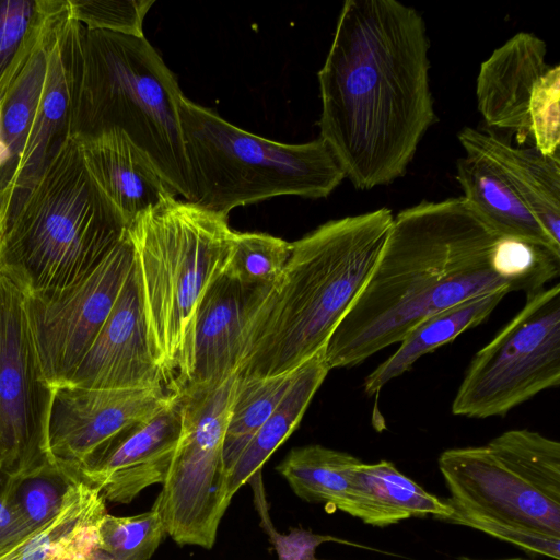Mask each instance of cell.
Returning <instances> with one entry per match:
<instances>
[{
  "instance_id": "6da1fadb",
  "label": "cell",
  "mask_w": 560,
  "mask_h": 560,
  "mask_svg": "<svg viewBox=\"0 0 560 560\" xmlns=\"http://www.w3.org/2000/svg\"><path fill=\"white\" fill-rule=\"evenodd\" d=\"M422 15L397 0H347L318 71L320 136L354 188L402 177L435 122Z\"/></svg>"
},
{
  "instance_id": "7a4b0ae2",
  "label": "cell",
  "mask_w": 560,
  "mask_h": 560,
  "mask_svg": "<svg viewBox=\"0 0 560 560\" xmlns=\"http://www.w3.org/2000/svg\"><path fill=\"white\" fill-rule=\"evenodd\" d=\"M501 236L462 197L401 210L369 282L325 346L329 369L362 363L460 302L513 292L495 259Z\"/></svg>"
},
{
  "instance_id": "3957f363",
  "label": "cell",
  "mask_w": 560,
  "mask_h": 560,
  "mask_svg": "<svg viewBox=\"0 0 560 560\" xmlns=\"http://www.w3.org/2000/svg\"><path fill=\"white\" fill-rule=\"evenodd\" d=\"M394 215L380 208L330 220L291 243V254L252 320L236 375L294 371L325 348L369 282Z\"/></svg>"
},
{
  "instance_id": "277c9868",
  "label": "cell",
  "mask_w": 560,
  "mask_h": 560,
  "mask_svg": "<svg viewBox=\"0 0 560 560\" xmlns=\"http://www.w3.org/2000/svg\"><path fill=\"white\" fill-rule=\"evenodd\" d=\"M127 230L71 135L0 229V272L24 295L62 290L89 276Z\"/></svg>"
},
{
  "instance_id": "5b68a950",
  "label": "cell",
  "mask_w": 560,
  "mask_h": 560,
  "mask_svg": "<svg viewBox=\"0 0 560 560\" xmlns=\"http://www.w3.org/2000/svg\"><path fill=\"white\" fill-rule=\"evenodd\" d=\"M184 94L144 36L81 30V60L72 135L118 130L189 200L179 120Z\"/></svg>"
},
{
  "instance_id": "8992f818",
  "label": "cell",
  "mask_w": 560,
  "mask_h": 560,
  "mask_svg": "<svg viewBox=\"0 0 560 560\" xmlns=\"http://www.w3.org/2000/svg\"><path fill=\"white\" fill-rule=\"evenodd\" d=\"M127 231L149 345L171 392L196 308L225 269L234 231L228 217L176 196L138 215Z\"/></svg>"
},
{
  "instance_id": "52a82bcc",
  "label": "cell",
  "mask_w": 560,
  "mask_h": 560,
  "mask_svg": "<svg viewBox=\"0 0 560 560\" xmlns=\"http://www.w3.org/2000/svg\"><path fill=\"white\" fill-rule=\"evenodd\" d=\"M179 120L189 202L228 217L236 207L277 196L328 197L346 174L320 138L282 143L256 136L183 95Z\"/></svg>"
},
{
  "instance_id": "ba28073f",
  "label": "cell",
  "mask_w": 560,
  "mask_h": 560,
  "mask_svg": "<svg viewBox=\"0 0 560 560\" xmlns=\"http://www.w3.org/2000/svg\"><path fill=\"white\" fill-rule=\"evenodd\" d=\"M450 499L488 515L560 537V443L514 429L486 445L441 453Z\"/></svg>"
},
{
  "instance_id": "9c48e42d",
  "label": "cell",
  "mask_w": 560,
  "mask_h": 560,
  "mask_svg": "<svg viewBox=\"0 0 560 560\" xmlns=\"http://www.w3.org/2000/svg\"><path fill=\"white\" fill-rule=\"evenodd\" d=\"M237 375L187 386L176 393L180 432L156 497L166 535L179 545L213 547L232 498L223 462V441Z\"/></svg>"
},
{
  "instance_id": "30bf717a",
  "label": "cell",
  "mask_w": 560,
  "mask_h": 560,
  "mask_svg": "<svg viewBox=\"0 0 560 560\" xmlns=\"http://www.w3.org/2000/svg\"><path fill=\"white\" fill-rule=\"evenodd\" d=\"M560 384V284L526 293L521 311L471 360L452 402L468 418L504 416Z\"/></svg>"
},
{
  "instance_id": "8fae6325",
  "label": "cell",
  "mask_w": 560,
  "mask_h": 560,
  "mask_svg": "<svg viewBox=\"0 0 560 560\" xmlns=\"http://www.w3.org/2000/svg\"><path fill=\"white\" fill-rule=\"evenodd\" d=\"M48 384L30 329L24 294L0 272V474L23 477L51 463Z\"/></svg>"
},
{
  "instance_id": "7c38bea8",
  "label": "cell",
  "mask_w": 560,
  "mask_h": 560,
  "mask_svg": "<svg viewBox=\"0 0 560 560\" xmlns=\"http://www.w3.org/2000/svg\"><path fill=\"white\" fill-rule=\"evenodd\" d=\"M135 264L127 234L84 279L46 294L24 295L27 320L48 384L68 383L101 328Z\"/></svg>"
},
{
  "instance_id": "4fadbf2b",
  "label": "cell",
  "mask_w": 560,
  "mask_h": 560,
  "mask_svg": "<svg viewBox=\"0 0 560 560\" xmlns=\"http://www.w3.org/2000/svg\"><path fill=\"white\" fill-rule=\"evenodd\" d=\"M173 399L167 387L54 388L48 422L51 463L77 471L108 439L125 427L145 420Z\"/></svg>"
},
{
  "instance_id": "5bb4252c",
  "label": "cell",
  "mask_w": 560,
  "mask_h": 560,
  "mask_svg": "<svg viewBox=\"0 0 560 560\" xmlns=\"http://www.w3.org/2000/svg\"><path fill=\"white\" fill-rule=\"evenodd\" d=\"M272 285H247L221 272L194 315L171 392L219 383L235 374L248 327Z\"/></svg>"
},
{
  "instance_id": "9a60e30c",
  "label": "cell",
  "mask_w": 560,
  "mask_h": 560,
  "mask_svg": "<svg viewBox=\"0 0 560 560\" xmlns=\"http://www.w3.org/2000/svg\"><path fill=\"white\" fill-rule=\"evenodd\" d=\"M82 24L67 9L52 25L47 75L14 179L0 212V229L20 208L57 148L72 135L81 60Z\"/></svg>"
},
{
  "instance_id": "2e32d148",
  "label": "cell",
  "mask_w": 560,
  "mask_h": 560,
  "mask_svg": "<svg viewBox=\"0 0 560 560\" xmlns=\"http://www.w3.org/2000/svg\"><path fill=\"white\" fill-rule=\"evenodd\" d=\"M180 432V407L172 401L149 419L129 424L103 443L77 471L105 501L129 503L163 483Z\"/></svg>"
},
{
  "instance_id": "e0dca14e",
  "label": "cell",
  "mask_w": 560,
  "mask_h": 560,
  "mask_svg": "<svg viewBox=\"0 0 560 560\" xmlns=\"http://www.w3.org/2000/svg\"><path fill=\"white\" fill-rule=\"evenodd\" d=\"M65 385L167 387L149 345L135 264L105 324Z\"/></svg>"
},
{
  "instance_id": "ac0fdd59",
  "label": "cell",
  "mask_w": 560,
  "mask_h": 560,
  "mask_svg": "<svg viewBox=\"0 0 560 560\" xmlns=\"http://www.w3.org/2000/svg\"><path fill=\"white\" fill-rule=\"evenodd\" d=\"M547 45L520 32L480 65L476 81L478 110L487 125L516 131L520 143L529 138V110L535 88L550 68Z\"/></svg>"
},
{
  "instance_id": "d6986e66",
  "label": "cell",
  "mask_w": 560,
  "mask_h": 560,
  "mask_svg": "<svg viewBox=\"0 0 560 560\" xmlns=\"http://www.w3.org/2000/svg\"><path fill=\"white\" fill-rule=\"evenodd\" d=\"M73 136L91 176L128 226L141 213L176 196L151 161L121 131Z\"/></svg>"
},
{
  "instance_id": "ffe728a7",
  "label": "cell",
  "mask_w": 560,
  "mask_h": 560,
  "mask_svg": "<svg viewBox=\"0 0 560 560\" xmlns=\"http://www.w3.org/2000/svg\"><path fill=\"white\" fill-rule=\"evenodd\" d=\"M457 138L466 155L489 162L560 245V159L536 148H513L499 137L465 127Z\"/></svg>"
},
{
  "instance_id": "44dd1931",
  "label": "cell",
  "mask_w": 560,
  "mask_h": 560,
  "mask_svg": "<svg viewBox=\"0 0 560 560\" xmlns=\"http://www.w3.org/2000/svg\"><path fill=\"white\" fill-rule=\"evenodd\" d=\"M341 511L376 527L410 517L442 521L451 513L445 500L424 490L388 460L361 462L354 468Z\"/></svg>"
},
{
  "instance_id": "7402d4cb",
  "label": "cell",
  "mask_w": 560,
  "mask_h": 560,
  "mask_svg": "<svg viewBox=\"0 0 560 560\" xmlns=\"http://www.w3.org/2000/svg\"><path fill=\"white\" fill-rule=\"evenodd\" d=\"M100 491L83 480L69 486L58 514L0 560H91L98 551V525L107 514Z\"/></svg>"
},
{
  "instance_id": "603a6c76",
  "label": "cell",
  "mask_w": 560,
  "mask_h": 560,
  "mask_svg": "<svg viewBox=\"0 0 560 560\" xmlns=\"http://www.w3.org/2000/svg\"><path fill=\"white\" fill-rule=\"evenodd\" d=\"M455 177L464 201L497 233L545 246L560 255V245L489 162L469 155L460 158Z\"/></svg>"
},
{
  "instance_id": "cb8c5ba5",
  "label": "cell",
  "mask_w": 560,
  "mask_h": 560,
  "mask_svg": "<svg viewBox=\"0 0 560 560\" xmlns=\"http://www.w3.org/2000/svg\"><path fill=\"white\" fill-rule=\"evenodd\" d=\"M324 350L325 348L319 350L296 369L288 392L230 470L228 491L231 498L261 471L266 460L299 425L312 398L330 371Z\"/></svg>"
},
{
  "instance_id": "d4e9b609",
  "label": "cell",
  "mask_w": 560,
  "mask_h": 560,
  "mask_svg": "<svg viewBox=\"0 0 560 560\" xmlns=\"http://www.w3.org/2000/svg\"><path fill=\"white\" fill-rule=\"evenodd\" d=\"M506 294L497 291L478 295L420 322L406 334L397 350L365 377L364 392L377 394L389 381L410 370L418 359L481 324Z\"/></svg>"
},
{
  "instance_id": "484cf974",
  "label": "cell",
  "mask_w": 560,
  "mask_h": 560,
  "mask_svg": "<svg viewBox=\"0 0 560 560\" xmlns=\"http://www.w3.org/2000/svg\"><path fill=\"white\" fill-rule=\"evenodd\" d=\"M52 25L1 101L0 131L9 151V160L0 168V212L14 179L44 89Z\"/></svg>"
},
{
  "instance_id": "4316f807",
  "label": "cell",
  "mask_w": 560,
  "mask_h": 560,
  "mask_svg": "<svg viewBox=\"0 0 560 560\" xmlns=\"http://www.w3.org/2000/svg\"><path fill=\"white\" fill-rule=\"evenodd\" d=\"M358 457L319 444L292 448L276 470L302 500L341 511Z\"/></svg>"
},
{
  "instance_id": "83f0119b",
  "label": "cell",
  "mask_w": 560,
  "mask_h": 560,
  "mask_svg": "<svg viewBox=\"0 0 560 560\" xmlns=\"http://www.w3.org/2000/svg\"><path fill=\"white\" fill-rule=\"evenodd\" d=\"M67 0H0V103Z\"/></svg>"
},
{
  "instance_id": "f1b7e54d",
  "label": "cell",
  "mask_w": 560,
  "mask_h": 560,
  "mask_svg": "<svg viewBox=\"0 0 560 560\" xmlns=\"http://www.w3.org/2000/svg\"><path fill=\"white\" fill-rule=\"evenodd\" d=\"M295 371L268 377L237 376L223 441V462L228 475L288 392Z\"/></svg>"
},
{
  "instance_id": "f546056e",
  "label": "cell",
  "mask_w": 560,
  "mask_h": 560,
  "mask_svg": "<svg viewBox=\"0 0 560 560\" xmlns=\"http://www.w3.org/2000/svg\"><path fill=\"white\" fill-rule=\"evenodd\" d=\"M166 535L155 500L152 508L132 516L106 514L100 525L97 549L113 560H149Z\"/></svg>"
},
{
  "instance_id": "4dcf8cb0",
  "label": "cell",
  "mask_w": 560,
  "mask_h": 560,
  "mask_svg": "<svg viewBox=\"0 0 560 560\" xmlns=\"http://www.w3.org/2000/svg\"><path fill=\"white\" fill-rule=\"evenodd\" d=\"M291 254V243L260 232L233 233L224 273L247 285H273Z\"/></svg>"
},
{
  "instance_id": "1f68e13d",
  "label": "cell",
  "mask_w": 560,
  "mask_h": 560,
  "mask_svg": "<svg viewBox=\"0 0 560 560\" xmlns=\"http://www.w3.org/2000/svg\"><path fill=\"white\" fill-rule=\"evenodd\" d=\"M78 477L55 463H47L13 478L19 508L33 528H39L58 514L69 486Z\"/></svg>"
},
{
  "instance_id": "d6a6232c",
  "label": "cell",
  "mask_w": 560,
  "mask_h": 560,
  "mask_svg": "<svg viewBox=\"0 0 560 560\" xmlns=\"http://www.w3.org/2000/svg\"><path fill=\"white\" fill-rule=\"evenodd\" d=\"M451 513L442 521L470 527L497 539L513 544L523 550L560 559V537H555L518 524L488 515L472 508L445 499Z\"/></svg>"
},
{
  "instance_id": "836d02e7",
  "label": "cell",
  "mask_w": 560,
  "mask_h": 560,
  "mask_svg": "<svg viewBox=\"0 0 560 560\" xmlns=\"http://www.w3.org/2000/svg\"><path fill=\"white\" fill-rule=\"evenodd\" d=\"M69 14L89 30L144 36V18L154 0H67Z\"/></svg>"
},
{
  "instance_id": "e575fe53",
  "label": "cell",
  "mask_w": 560,
  "mask_h": 560,
  "mask_svg": "<svg viewBox=\"0 0 560 560\" xmlns=\"http://www.w3.org/2000/svg\"><path fill=\"white\" fill-rule=\"evenodd\" d=\"M535 147L545 155L559 153L560 144V67L550 66L538 81L529 110Z\"/></svg>"
},
{
  "instance_id": "d590c367",
  "label": "cell",
  "mask_w": 560,
  "mask_h": 560,
  "mask_svg": "<svg viewBox=\"0 0 560 560\" xmlns=\"http://www.w3.org/2000/svg\"><path fill=\"white\" fill-rule=\"evenodd\" d=\"M249 481L254 488L255 500L262 517V524L276 547L279 560H317L315 551L323 542L337 541L341 544H351L330 535L314 534L300 528L291 529L289 535H280L272 528L271 522L268 517L261 474L259 472L255 475Z\"/></svg>"
},
{
  "instance_id": "8d00e7d4",
  "label": "cell",
  "mask_w": 560,
  "mask_h": 560,
  "mask_svg": "<svg viewBox=\"0 0 560 560\" xmlns=\"http://www.w3.org/2000/svg\"><path fill=\"white\" fill-rule=\"evenodd\" d=\"M34 530L15 498V481L0 474V555L15 547Z\"/></svg>"
},
{
  "instance_id": "74e56055",
  "label": "cell",
  "mask_w": 560,
  "mask_h": 560,
  "mask_svg": "<svg viewBox=\"0 0 560 560\" xmlns=\"http://www.w3.org/2000/svg\"><path fill=\"white\" fill-rule=\"evenodd\" d=\"M0 117H1V103H0ZM9 160V151L5 143L2 140L0 131V168H2Z\"/></svg>"
},
{
  "instance_id": "f35d334b",
  "label": "cell",
  "mask_w": 560,
  "mask_h": 560,
  "mask_svg": "<svg viewBox=\"0 0 560 560\" xmlns=\"http://www.w3.org/2000/svg\"><path fill=\"white\" fill-rule=\"evenodd\" d=\"M458 560H479V559H472V558H468V557H462L459 558ZM500 560H527L525 558H509V559H500Z\"/></svg>"
},
{
  "instance_id": "ab89813d",
  "label": "cell",
  "mask_w": 560,
  "mask_h": 560,
  "mask_svg": "<svg viewBox=\"0 0 560 560\" xmlns=\"http://www.w3.org/2000/svg\"><path fill=\"white\" fill-rule=\"evenodd\" d=\"M95 560H113V559L106 557L105 555H103L102 552L98 551L95 557Z\"/></svg>"
}]
</instances>
